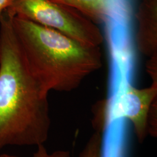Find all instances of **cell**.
Segmentation results:
<instances>
[{"mask_svg":"<svg viewBox=\"0 0 157 157\" xmlns=\"http://www.w3.org/2000/svg\"><path fill=\"white\" fill-rule=\"evenodd\" d=\"M12 0H0V16L10 6Z\"/></svg>","mask_w":157,"mask_h":157,"instance_id":"8fae6325","label":"cell"},{"mask_svg":"<svg viewBox=\"0 0 157 157\" xmlns=\"http://www.w3.org/2000/svg\"><path fill=\"white\" fill-rule=\"evenodd\" d=\"M136 17L137 48L141 54L150 57L157 52V0H142Z\"/></svg>","mask_w":157,"mask_h":157,"instance_id":"5b68a950","label":"cell"},{"mask_svg":"<svg viewBox=\"0 0 157 157\" xmlns=\"http://www.w3.org/2000/svg\"><path fill=\"white\" fill-rule=\"evenodd\" d=\"M146 63V71L152 82H157V52L149 57Z\"/></svg>","mask_w":157,"mask_h":157,"instance_id":"30bf717a","label":"cell"},{"mask_svg":"<svg viewBox=\"0 0 157 157\" xmlns=\"http://www.w3.org/2000/svg\"><path fill=\"white\" fill-rule=\"evenodd\" d=\"M5 11L11 17L54 29L85 45L99 47L104 41L97 24L75 9L51 0H12Z\"/></svg>","mask_w":157,"mask_h":157,"instance_id":"3957f363","label":"cell"},{"mask_svg":"<svg viewBox=\"0 0 157 157\" xmlns=\"http://www.w3.org/2000/svg\"><path fill=\"white\" fill-rule=\"evenodd\" d=\"M0 157H20L8 154H2ZM33 157H73L71 152L66 150H58L49 153L47 151L44 144L37 146L36 151L34 153Z\"/></svg>","mask_w":157,"mask_h":157,"instance_id":"ba28073f","label":"cell"},{"mask_svg":"<svg viewBox=\"0 0 157 157\" xmlns=\"http://www.w3.org/2000/svg\"><path fill=\"white\" fill-rule=\"evenodd\" d=\"M148 133L153 137L157 134V98L152 104L148 117Z\"/></svg>","mask_w":157,"mask_h":157,"instance_id":"9c48e42d","label":"cell"},{"mask_svg":"<svg viewBox=\"0 0 157 157\" xmlns=\"http://www.w3.org/2000/svg\"><path fill=\"white\" fill-rule=\"evenodd\" d=\"M50 126L48 94L31 72L5 11L0 16V151L44 144Z\"/></svg>","mask_w":157,"mask_h":157,"instance_id":"6da1fadb","label":"cell"},{"mask_svg":"<svg viewBox=\"0 0 157 157\" xmlns=\"http://www.w3.org/2000/svg\"><path fill=\"white\" fill-rule=\"evenodd\" d=\"M26 61L43 90L69 92L102 66L100 47L85 45L57 30L12 17Z\"/></svg>","mask_w":157,"mask_h":157,"instance_id":"7a4b0ae2","label":"cell"},{"mask_svg":"<svg viewBox=\"0 0 157 157\" xmlns=\"http://www.w3.org/2000/svg\"><path fill=\"white\" fill-rule=\"evenodd\" d=\"M102 135L95 132L91 135L79 157H102Z\"/></svg>","mask_w":157,"mask_h":157,"instance_id":"52a82bcc","label":"cell"},{"mask_svg":"<svg viewBox=\"0 0 157 157\" xmlns=\"http://www.w3.org/2000/svg\"><path fill=\"white\" fill-rule=\"evenodd\" d=\"M157 98V82L144 89H137L129 83L109 99L97 101L93 107V126L102 134L114 122L122 118L130 121L140 143L148 135V117L152 104Z\"/></svg>","mask_w":157,"mask_h":157,"instance_id":"277c9868","label":"cell"},{"mask_svg":"<svg viewBox=\"0 0 157 157\" xmlns=\"http://www.w3.org/2000/svg\"><path fill=\"white\" fill-rule=\"evenodd\" d=\"M51 1L75 9L95 24L105 22L112 13L111 0Z\"/></svg>","mask_w":157,"mask_h":157,"instance_id":"8992f818","label":"cell"}]
</instances>
